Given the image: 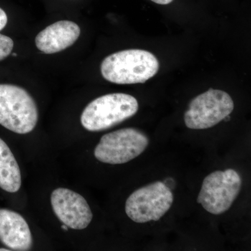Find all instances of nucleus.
<instances>
[{"mask_svg":"<svg viewBox=\"0 0 251 251\" xmlns=\"http://www.w3.org/2000/svg\"><path fill=\"white\" fill-rule=\"evenodd\" d=\"M159 70L156 56L140 49L125 50L112 53L100 65L102 76L118 85L145 83Z\"/></svg>","mask_w":251,"mask_h":251,"instance_id":"f257e3e1","label":"nucleus"},{"mask_svg":"<svg viewBox=\"0 0 251 251\" xmlns=\"http://www.w3.org/2000/svg\"><path fill=\"white\" fill-rule=\"evenodd\" d=\"M138 108V100L133 96L124 93L106 94L87 105L81 115V124L89 131H101L133 117Z\"/></svg>","mask_w":251,"mask_h":251,"instance_id":"f03ea898","label":"nucleus"},{"mask_svg":"<svg viewBox=\"0 0 251 251\" xmlns=\"http://www.w3.org/2000/svg\"><path fill=\"white\" fill-rule=\"evenodd\" d=\"M38 119L37 106L27 91L0 84V125L14 133L26 134L34 129Z\"/></svg>","mask_w":251,"mask_h":251,"instance_id":"7ed1b4c3","label":"nucleus"},{"mask_svg":"<svg viewBox=\"0 0 251 251\" xmlns=\"http://www.w3.org/2000/svg\"><path fill=\"white\" fill-rule=\"evenodd\" d=\"M173 201L171 188L162 181H156L130 195L126 202V214L138 224L158 221L171 209Z\"/></svg>","mask_w":251,"mask_h":251,"instance_id":"20e7f679","label":"nucleus"},{"mask_svg":"<svg viewBox=\"0 0 251 251\" xmlns=\"http://www.w3.org/2000/svg\"><path fill=\"white\" fill-rule=\"evenodd\" d=\"M148 136L134 128H126L104 135L94 150L98 161L111 165L128 163L148 148Z\"/></svg>","mask_w":251,"mask_h":251,"instance_id":"39448f33","label":"nucleus"},{"mask_svg":"<svg viewBox=\"0 0 251 251\" xmlns=\"http://www.w3.org/2000/svg\"><path fill=\"white\" fill-rule=\"evenodd\" d=\"M242 185L240 175L233 169L214 172L203 180L198 202L211 214H224L237 199Z\"/></svg>","mask_w":251,"mask_h":251,"instance_id":"423d86ee","label":"nucleus"},{"mask_svg":"<svg viewBox=\"0 0 251 251\" xmlns=\"http://www.w3.org/2000/svg\"><path fill=\"white\" fill-rule=\"evenodd\" d=\"M234 108L227 92L209 89L191 100L184 114L185 125L191 129H207L226 120Z\"/></svg>","mask_w":251,"mask_h":251,"instance_id":"0eeeda50","label":"nucleus"},{"mask_svg":"<svg viewBox=\"0 0 251 251\" xmlns=\"http://www.w3.org/2000/svg\"><path fill=\"white\" fill-rule=\"evenodd\" d=\"M51 204L56 216L64 225L74 229H85L93 215L88 203L77 193L65 188L54 190Z\"/></svg>","mask_w":251,"mask_h":251,"instance_id":"6e6552de","label":"nucleus"},{"mask_svg":"<svg viewBox=\"0 0 251 251\" xmlns=\"http://www.w3.org/2000/svg\"><path fill=\"white\" fill-rule=\"evenodd\" d=\"M80 34L76 23L61 21L50 25L36 36V48L46 54L61 52L75 44Z\"/></svg>","mask_w":251,"mask_h":251,"instance_id":"1a4fd4ad","label":"nucleus"},{"mask_svg":"<svg viewBox=\"0 0 251 251\" xmlns=\"http://www.w3.org/2000/svg\"><path fill=\"white\" fill-rule=\"evenodd\" d=\"M0 241L11 250L27 251L32 246V236L21 214L0 209Z\"/></svg>","mask_w":251,"mask_h":251,"instance_id":"9d476101","label":"nucleus"},{"mask_svg":"<svg viewBox=\"0 0 251 251\" xmlns=\"http://www.w3.org/2000/svg\"><path fill=\"white\" fill-rule=\"evenodd\" d=\"M22 179L19 166L11 150L0 138V188L9 193L21 188Z\"/></svg>","mask_w":251,"mask_h":251,"instance_id":"9b49d317","label":"nucleus"},{"mask_svg":"<svg viewBox=\"0 0 251 251\" xmlns=\"http://www.w3.org/2000/svg\"><path fill=\"white\" fill-rule=\"evenodd\" d=\"M14 41L9 36L0 34V61L4 60L12 52Z\"/></svg>","mask_w":251,"mask_h":251,"instance_id":"f8f14e48","label":"nucleus"},{"mask_svg":"<svg viewBox=\"0 0 251 251\" xmlns=\"http://www.w3.org/2000/svg\"><path fill=\"white\" fill-rule=\"evenodd\" d=\"M8 18L4 10L0 8V31L4 29L7 24Z\"/></svg>","mask_w":251,"mask_h":251,"instance_id":"ddd939ff","label":"nucleus"},{"mask_svg":"<svg viewBox=\"0 0 251 251\" xmlns=\"http://www.w3.org/2000/svg\"><path fill=\"white\" fill-rule=\"evenodd\" d=\"M151 1L158 4L166 5L171 4V2H173V0H151Z\"/></svg>","mask_w":251,"mask_h":251,"instance_id":"4468645a","label":"nucleus"},{"mask_svg":"<svg viewBox=\"0 0 251 251\" xmlns=\"http://www.w3.org/2000/svg\"><path fill=\"white\" fill-rule=\"evenodd\" d=\"M62 229H64V230L67 231L68 229H69V227L68 226H66V225H63L62 226Z\"/></svg>","mask_w":251,"mask_h":251,"instance_id":"2eb2a0df","label":"nucleus"},{"mask_svg":"<svg viewBox=\"0 0 251 251\" xmlns=\"http://www.w3.org/2000/svg\"><path fill=\"white\" fill-rule=\"evenodd\" d=\"M10 249H0V251H9Z\"/></svg>","mask_w":251,"mask_h":251,"instance_id":"dca6fc26","label":"nucleus"},{"mask_svg":"<svg viewBox=\"0 0 251 251\" xmlns=\"http://www.w3.org/2000/svg\"><path fill=\"white\" fill-rule=\"evenodd\" d=\"M13 56H14V57H16V56H17V54H16V53H13Z\"/></svg>","mask_w":251,"mask_h":251,"instance_id":"f3484780","label":"nucleus"}]
</instances>
